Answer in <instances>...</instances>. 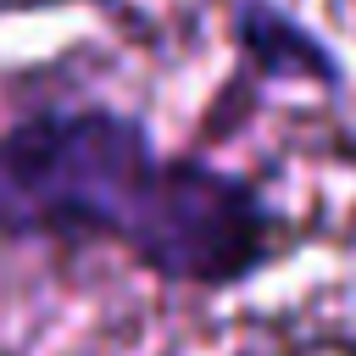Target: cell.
<instances>
[{
	"mask_svg": "<svg viewBox=\"0 0 356 356\" xmlns=\"http://www.w3.org/2000/svg\"><path fill=\"white\" fill-rule=\"evenodd\" d=\"M0 234H111L184 278L239 273L261 245L250 189L167 161L134 122L50 111L0 139Z\"/></svg>",
	"mask_w": 356,
	"mask_h": 356,
	"instance_id": "6da1fadb",
	"label": "cell"
}]
</instances>
